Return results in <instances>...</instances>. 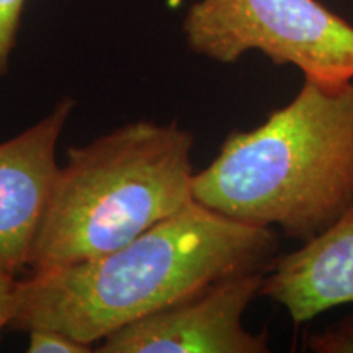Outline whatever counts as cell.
<instances>
[{"mask_svg": "<svg viewBox=\"0 0 353 353\" xmlns=\"http://www.w3.org/2000/svg\"><path fill=\"white\" fill-rule=\"evenodd\" d=\"M267 272L223 278L97 343L100 353H267L268 334L244 327L247 307L262 293Z\"/></svg>", "mask_w": 353, "mask_h": 353, "instance_id": "5", "label": "cell"}, {"mask_svg": "<svg viewBox=\"0 0 353 353\" xmlns=\"http://www.w3.org/2000/svg\"><path fill=\"white\" fill-rule=\"evenodd\" d=\"M193 145L176 121L138 120L69 148L30 272L100 257L183 210L193 201Z\"/></svg>", "mask_w": 353, "mask_h": 353, "instance_id": "3", "label": "cell"}, {"mask_svg": "<svg viewBox=\"0 0 353 353\" xmlns=\"http://www.w3.org/2000/svg\"><path fill=\"white\" fill-rule=\"evenodd\" d=\"M76 110L72 97L25 131L0 143V270L20 275L30 268L59 170L57 144Z\"/></svg>", "mask_w": 353, "mask_h": 353, "instance_id": "6", "label": "cell"}, {"mask_svg": "<svg viewBox=\"0 0 353 353\" xmlns=\"http://www.w3.org/2000/svg\"><path fill=\"white\" fill-rule=\"evenodd\" d=\"M183 34L193 52L221 64L260 51L317 82L353 81V25L319 0H196Z\"/></svg>", "mask_w": 353, "mask_h": 353, "instance_id": "4", "label": "cell"}, {"mask_svg": "<svg viewBox=\"0 0 353 353\" xmlns=\"http://www.w3.org/2000/svg\"><path fill=\"white\" fill-rule=\"evenodd\" d=\"M192 192L205 208L299 242L325 231L353 203V81L304 77L288 105L224 139Z\"/></svg>", "mask_w": 353, "mask_h": 353, "instance_id": "2", "label": "cell"}, {"mask_svg": "<svg viewBox=\"0 0 353 353\" xmlns=\"http://www.w3.org/2000/svg\"><path fill=\"white\" fill-rule=\"evenodd\" d=\"M28 353H90L95 348L56 329H33L28 334Z\"/></svg>", "mask_w": 353, "mask_h": 353, "instance_id": "10", "label": "cell"}, {"mask_svg": "<svg viewBox=\"0 0 353 353\" xmlns=\"http://www.w3.org/2000/svg\"><path fill=\"white\" fill-rule=\"evenodd\" d=\"M306 347L316 353H353V312L319 332H312Z\"/></svg>", "mask_w": 353, "mask_h": 353, "instance_id": "9", "label": "cell"}, {"mask_svg": "<svg viewBox=\"0 0 353 353\" xmlns=\"http://www.w3.org/2000/svg\"><path fill=\"white\" fill-rule=\"evenodd\" d=\"M260 296L283 306L294 325L353 304V203L325 231L276 255Z\"/></svg>", "mask_w": 353, "mask_h": 353, "instance_id": "7", "label": "cell"}, {"mask_svg": "<svg viewBox=\"0 0 353 353\" xmlns=\"http://www.w3.org/2000/svg\"><path fill=\"white\" fill-rule=\"evenodd\" d=\"M276 252L275 229L237 223L193 200L112 252L20 278L8 330L56 329L97 347L192 291L267 272Z\"/></svg>", "mask_w": 353, "mask_h": 353, "instance_id": "1", "label": "cell"}, {"mask_svg": "<svg viewBox=\"0 0 353 353\" xmlns=\"http://www.w3.org/2000/svg\"><path fill=\"white\" fill-rule=\"evenodd\" d=\"M19 275L10 272L0 270V337L2 332L8 329L19 299Z\"/></svg>", "mask_w": 353, "mask_h": 353, "instance_id": "11", "label": "cell"}, {"mask_svg": "<svg viewBox=\"0 0 353 353\" xmlns=\"http://www.w3.org/2000/svg\"><path fill=\"white\" fill-rule=\"evenodd\" d=\"M26 2L28 0H0V77L7 76L10 69Z\"/></svg>", "mask_w": 353, "mask_h": 353, "instance_id": "8", "label": "cell"}]
</instances>
